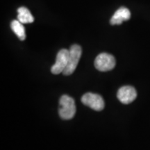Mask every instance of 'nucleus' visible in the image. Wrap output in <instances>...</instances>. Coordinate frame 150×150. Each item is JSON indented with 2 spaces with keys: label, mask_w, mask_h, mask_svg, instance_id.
I'll return each mask as SVG.
<instances>
[{
  "label": "nucleus",
  "mask_w": 150,
  "mask_h": 150,
  "mask_svg": "<svg viewBox=\"0 0 150 150\" xmlns=\"http://www.w3.org/2000/svg\"><path fill=\"white\" fill-rule=\"evenodd\" d=\"M18 20L22 24L32 23L34 21V18L29 9L26 7L22 6L18 9Z\"/></svg>",
  "instance_id": "nucleus-8"
},
{
  "label": "nucleus",
  "mask_w": 150,
  "mask_h": 150,
  "mask_svg": "<svg viewBox=\"0 0 150 150\" xmlns=\"http://www.w3.org/2000/svg\"><path fill=\"white\" fill-rule=\"evenodd\" d=\"M115 57L108 53L99 54L95 60V68L101 72H107L111 70L115 66Z\"/></svg>",
  "instance_id": "nucleus-3"
},
{
  "label": "nucleus",
  "mask_w": 150,
  "mask_h": 150,
  "mask_svg": "<svg viewBox=\"0 0 150 150\" xmlns=\"http://www.w3.org/2000/svg\"><path fill=\"white\" fill-rule=\"evenodd\" d=\"M11 27L20 40H24L26 38L25 29L22 24L18 20H13L11 23Z\"/></svg>",
  "instance_id": "nucleus-9"
},
{
  "label": "nucleus",
  "mask_w": 150,
  "mask_h": 150,
  "mask_svg": "<svg viewBox=\"0 0 150 150\" xmlns=\"http://www.w3.org/2000/svg\"><path fill=\"white\" fill-rule=\"evenodd\" d=\"M81 102L84 105L97 111H101L104 108V99L97 94L92 93L84 94L81 97Z\"/></svg>",
  "instance_id": "nucleus-4"
},
{
  "label": "nucleus",
  "mask_w": 150,
  "mask_h": 150,
  "mask_svg": "<svg viewBox=\"0 0 150 150\" xmlns=\"http://www.w3.org/2000/svg\"><path fill=\"white\" fill-rule=\"evenodd\" d=\"M117 99L124 104H130L136 99L137 92L134 87L125 86L120 88L117 94Z\"/></svg>",
  "instance_id": "nucleus-6"
},
{
  "label": "nucleus",
  "mask_w": 150,
  "mask_h": 150,
  "mask_svg": "<svg viewBox=\"0 0 150 150\" xmlns=\"http://www.w3.org/2000/svg\"><path fill=\"white\" fill-rule=\"evenodd\" d=\"M69 51H70V55H69L68 63H67L66 68L63 72V74L65 76L72 74L74 72L82 54L81 47L78 45H73L71 46Z\"/></svg>",
  "instance_id": "nucleus-2"
},
{
  "label": "nucleus",
  "mask_w": 150,
  "mask_h": 150,
  "mask_svg": "<svg viewBox=\"0 0 150 150\" xmlns=\"http://www.w3.org/2000/svg\"><path fill=\"white\" fill-rule=\"evenodd\" d=\"M69 55L70 51L66 49H62L58 52L55 63L51 68L52 74H59L63 72L68 63Z\"/></svg>",
  "instance_id": "nucleus-5"
},
{
  "label": "nucleus",
  "mask_w": 150,
  "mask_h": 150,
  "mask_svg": "<svg viewBox=\"0 0 150 150\" xmlns=\"http://www.w3.org/2000/svg\"><path fill=\"white\" fill-rule=\"evenodd\" d=\"M131 18V12L126 7H120L116 11L110 20L111 25H120L124 21H127Z\"/></svg>",
  "instance_id": "nucleus-7"
},
{
  "label": "nucleus",
  "mask_w": 150,
  "mask_h": 150,
  "mask_svg": "<svg viewBox=\"0 0 150 150\" xmlns=\"http://www.w3.org/2000/svg\"><path fill=\"white\" fill-rule=\"evenodd\" d=\"M59 112L61 119L65 120L72 119L76 113L74 99L68 95H63L59 101Z\"/></svg>",
  "instance_id": "nucleus-1"
}]
</instances>
